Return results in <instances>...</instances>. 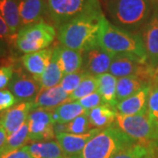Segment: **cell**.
<instances>
[{"mask_svg":"<svg viewBox=\"0 0 158 158\" xmlns=\"http://www.w3.org/2000/svg\"><path fill=\"white\" fill-rule=\"evenodd\" d=\"M0 14L9 27L11 34L17 35L21 28L19 0H0Z\"/></svg>","mask_w":158,"mask_h":158,"instance_id":"obj_23","label":"cell"},{"mask_svg":"<svg viewBox=\"0 0 158 158\" xmlns=\"http://www.w3.org/2000/svg\"><path fill=\"white\" fill-rule=\"evenodd\" d=\"M17 103V98L11 90H0V112L11 109Z\"/></svg>","mask_w":158,"mask_h":158,"instance_id":"obj_34","label":"cell"},{"mask_svg":"<svg viewBox=\"0 0 158 158\" xmlns=\"http://www.w3.org/2000/svg\"><path fill=\"white\" fill-rule=\"evenodd\" d=\"M0 158H33L27 149V145L19 148L0 151Z\"/></svg>","mask_w":158,"mask_h":158,"instance_id":"obj_35","label":"cell"},{"mask_svg":"<svg viewBox=\"0 0 158 158\" xmlns=\"http://www.w3.org/2000/svg\"><path fill=\"white\" fill-rule=\"evenodd\" d=\"M6 137H7V135H6V131L1 127H0V149L5 145L6 141Z\"/></svg>","mask_w":158,"mask_h":158,"instance_id":"obj_39","label":"cell"},{"mask_svg":"<svg viewBox=\"0 0 158 158\" xmlns=\"http://www.w3.org/2000/svg\"><path fill=\"white\" fill-rule=\"evenodd\" d=\"M33 158H64L66 156L62 152L58 142L54 141L32 142L27 145Z\"/></svg>","mask_w":158,"mask_h":158,"instance_id":"obj_24","label":"cell"},{"mask_svg":"<svg viewBox=\"0 0 158 158\" xmlns=\"http://www.w3.org/2000/svg\"><path fill=\"white\" fill-rule=\"evenodd\" d=\"M87 74L88 73L85 71L84 69H81V70H79L77 72H75V73L64 75L59 85L62 87V90H64L66 93L70 95L78 87L79 85L84 80Z\"/></svg>","mask_w":158,"mask_h":158,"instance_id":"obj_30","label":"cell"},{"mask_svg":"<svg viewBox=\"0 0 158 158\" xmlns=\"http://www.w3.org/2000/svg\"><path fill=\"white\" fill-rule=\"evenodd\" d=\"M19 11L21 27L42 22L48 12L47 0H19Z\"/></svg>","mask_w":158,"mask_h":158,"instance_id":"obj_17","label":"cell"},{"mask_svg":"<svg viewBox=\"0 0 158 158\" xmlns=\"http://www.w3.org/2000/svg\"><path fill=\"white\" fill-rule=\"evenodd\" d=\"M105 3L113 25L134 33L144 27L154 8L147 0H106Z\"/></svg>","mask_w":158,"mask_h":158,"instance_id":"obj_3","label":"cell"},{"mask_svg":"<svg viewBox=\"0 0 158 158\" xmlns=\"http://www.w3.org/2000/svg\"><path fill=\"white\" fill-rule=\"evenodd\" d=\"M100 131L101 129L98 128H92L83 135H74L63 132L56 135V137L62 152L66 156H76L83 151L88 141Z\"/></svg>","mask_w":158,"mask_h":158,"instance_id":"obj_13","label":"cell"},{"mask_svg":"<svg viewBox=\"0 0 158 158\" xmlns=\"http://www.w3.org/2000/svg\"><path fill=\"white\" fill-rule=\"evenodd\" d=\"M148 113L151 123L158 132V85L150 91L148 101Z\"/></svg>","mask_w":158,"mask_h":158,"instance_id":"obj_32","label":"cell"},{"mask_svg":"<svg viewBox=\"0 0 158 158\" xmlns=\"http://www.w3.org/2000/svg\"><path fill=\"white\" fill-rule=\"evenodd\" d=\"M115 122L119 129L136 142L154 141L158 138L157 130L151 123L148 112L132 116L117 113Z\"/></svg>","mask_w":158,"mask_h":158,"instance_id":"obj_6","label":"cell"},{"mask_svg":"<svg viewBox=\"0 0 158 158\" xmlns=\"http://www.w3.org/2000/svg\"><path fill=\"white\" fill-rule=\"evenodd\" d=\"M53 56L62 70L63 76L75 73L83 68V52L69 48L65 46H56L53 49Z\"/></svg>","mask_w":158,"mask_h":158,"instance_id":"obj_15","label":"cell"},{"mask_svg":"<svg viewBox=\"0 0 158 158\" xmlns=\"http://www.w3.org/2000/svg\"><path fill=\"white\" fill-rule=\"evenodd\" d=\"M98 79L96 76L87 74L84 80L81 82L79 86L75 90L72 94L69 95V102L77 101L79 99L90 95L91 93H94L98 91Z\"/></svg>","mask_w":158,"mask_h":158,"instance_id":"obj_29","label":"cell"},{"mask_svg":"<svg viewBox=\"0 0 158 158\" xmlns=\"http://www.w3.org/2000/svg\"><path fill=\"white\" fill-rule=\"evenodd\" d=\"M136 143L118 127H109L92 137L76 158H113Z\"/></svg>","mask_w":158,"mask_h":158,"instance_id":"obj_4","label":"cell"},{"mask_svg":"<svg viewBox=\"0 0 158 158\" xmlns=\"http://www.w3.org/2000/svg\"><path fill=\"white\" fill-rule=\"evenodd\" d=\"M27 124L30 141H48L56 136L52 112L48 110L40 108L32 110L29 113Z\"/></svg>","mask_w":158,"mask_h":158,"instance_id":"obj_8","label":"cell"},{"mask_svg":"<svg viewBox=\"0 0 158 158\" xmlns=\"http://www.w3.org/2000/svg\"><path fill=\"white\" fill-rule=\"evenodd\" d=\"M103 1H104V2H106V0H103Z\"/></svg>","mask_w":158,"mask_h":158,"instance_id":"obj_43","label":"cell"},{"mask_svg":"<svg viewBox=\"0 0 158 158\" xmlns=\"http://www.w3.org/2000/svg\"><path fill=\"white\" fill-rule=\"evenodd\" d=\"M98 44L113 56H127L142 63H148L141 34L119 28L106 18L102 25Z\"/></svg>","mask_w":158,"mask_h":158,"instance_id":"obj_2","label":"cell"},{"mask_svg":"<svg viewBox=\"0 0 158 158\" xmlns=\"http://www.w3.org/2000/svg\"><path fill=\"white\" fill-rule=\"evenodd\" d=\"M106 19L98 2L85 12L58 27L57 37L62 45L85 52L98 45V38Z\"/></svg>","mask_w":158,"mask_h":158,"instance_id":"obj_1","label":"cell"},{"mask_svg":"<svg viewBox=\"0 0 158 158\" xmlns=\"http://www.w3.org/2000/svg\"><path fill=\"white\" fill-rule=\"evenodd\" d=\"M64 158H76L75 156H66V157Z\"/></svg>","mask_w":158,"mask_h":158,"instance_id":"obj_41","label":"cell"},{"mask_svg":"<svg viewBox=\"0 0 158 158\" xmlns=\"http://www.w3.org/2000/svg\"><path fill=\"white\" fill-rule=\"evenodd\" d=\"M33 110L32 102H21L19 105L7 110L0 121L7 136L17 131L27 121L29 113Z\"/></svg>","mask_w":158,"mask_h":158,"instance_id":"obj_16","label":"cell"},{"mask_svg":"<svg viewBox=\"0 0 158 158\" xmlns=\"http://www.w3.org/2000/svg\"><path fill=\"white\" fill-rule=\"evenodd\" d=\"M146 79L137 76L118 78L117 82V101L124 100L128 97L134 95L145 85H149Z\"/></svg>","mask_w":158,"mask_h":158,"instance_id":"obj_25","label":"cell"},{"mask_svg":"<svg viewBox=\"0 0 158 158\" xmlns=\"http://www.w3.org/2000/svg\"><path fill=\"white\" fill-rule=\"evenodd\" d=\"M56 36L55 27L42 21L21 27L18 32L15 43L19 50L29 54L48 48Z\"/></svg>","mask_w":158,"mask_h":158,"instance_id":"obj_5","label":"cell"},{"mask_svg":"<svg viewBox=\"0 0 158 158\" xmlns=\"http://www.w3.org/2000/svg\"><path fill=\"white\" fill-rule=\"evenodd\" d=\"M141 36L147 51L148 64L156 71L158 70V4L154 6L150 17L142 27Z\"/></svg>","mask_w":158,"mask_h":158,"instance_id":"obj_10","label":"cell"},{"mask_svg":"<svg viewBox=\"0 0 158 158\" xmlns=\"http://www.w3.org/2000/svg\"><path fill=\"white\" fill-rule=\"evenodd\" d=\"M88 113L77 101L67 102L52 111V118L55 124H68L80 115Z\"/></svg>","mask_w":158,"mask_h":158,"instance_id":"obj_21","label":"cell"},{"mask_svg":"<svg viewBox=\"0 0 158 158\" xmlns=\"http://www.w3.org/2000/svg\"><path fill=\"white\" fill-rule=\"evenodd\" d=\"M90 123L88 113H85L66 124V133L74 135H83L90 131Z\"/></svg>","mask_w":158,"mask_h":158,"instance_id":"obj_31","label":"cell"},{"mask_svg":"<svg viewBox=\"0 0 158 158\" xmlns=\"http://www.w3.org/2000/svg\"><path fill=\"white\" fill-rule=\"evenodd\" d=\"M109 72L117 78L137 76L148 79L156 71H155L148 63H142L127 56L118 55L113 57Z\"/></svg>","mask_w":158,"mask_h":158,"instance_id":"obj_9","label":"cell"},{"mask_svg":"<svg viewBox=\"0 0 158 158\" xmlns=\"http://www.w3.org/2000/svg\"><path fill=\"white\" fill-rule=\"evenodd\" d=\"M62 77H63V74L57 63L56 59L54 56H52L49 65L48 66V68L46 69L45 71L38 80L40 87V90H47L59 85Z\"/></svg>","mask_w":158,"mask_h":158,"instance_id":"obj_27","label":"cell"},{"mask_svg":"<svg viewBox=\"0 0 158 158\" xmlns=\"http://www.w3.org/2000/svg\"><path fill=\"white\" fill-rule=\"evenodd\" d=\"M48 12L57 28L77 17L99 0H47Z\"/></svg>","mask_w":158,"mask_h":158,"instance_id":"obj_7","label":"cell"},{"mask_svg":"<svg viewBox=\"0 0 158 158\" xmlns=\"http://www.w3.org/2000/svg\"><path fill=\"white\" fill-rule=\"evenodd\" d=\"M98 79V91L101 96L105 105L115 109L117 101V82L116 77L110 73H105L96 76ZM116 110V109H115Z\"/></svg>","mask_w":158,"mask_h":158,"instance_id":"obj_20","label":"cell"},{"mask_svg":"<svg viewBox=\"0 0 158 158\" xmlns=\"http://www.w3.org/2000/svg\"><path fill=\"white\" fill-rule=\"evenodd\" d=\"M29 141V127L27 121L17 131L6 137V143L0 149V151H7L22 148L26 146Z\"/></svg>","mask_w":158,"mask_h":158,"instance_id":"obj_28","label":"cell"},{"mask_svg":"<svg viewBox=\"0 0 158 158\" xmlns=\"http://www.w3.org/2000/svg\"><path fill=\"white\" fill-rule=\"evenodd\" d=\"M113 57V54L105 50L99 44L94 46L83 52L84 62L82 69L93 76L107 73Z\"/></svg>","mask_w":158,"mask_h":158,"instance_id":"obj_11","label":"cell"},{"mask_svg":"<svg viewBox=\"0 0 158 158\" xmlns=\"http://www.w3.org/2000/svg\"><path fill=\"white\" fill-rule=\"evenodd\" d=\"M13 77V69L11 66L0 67V90L9 85Z\"/></svg>","mask_w":158,"mask_h":158,"instance_id":"obj_36","label":"cell"},{"mask_svg":"<svg viewBox=\"0 0 158 158\" xmlns=\"http://www.w3.org/2000/svg\"><path fill=\"white\" fill-rule=\"evenodd\" d=\"M7 40L5 39L0 38V56H5L6 53V48H7Z\"/></svg>","mask_w":158,"mask_h":158,"instance_id":"obj_38","label":"cell"},{"mask_svg":"<svg viewBox=\"0 0 158 158\" xmlns=\"http://www.w3.org/2000/svg\"><path fill=\"white\" fill-rule=\"evenodd\" d=\"M8 86L18 102L20 103L33 102L40 90L38 81L23 73L13 76Z\"/></svg>","mask_w":158,"mask_h":158,"instance_id":"obj_12","label":"cell"},{"mask_svg":"<svg viewBox=\"0 0 158 158\" xmlns=\"http://www.w3.org/2000/svg\"><path fill=\"white\" fill-rule=\"evenodd\" d=\"M2 127V124H1V121H0V127Z\"/></svg>","mask_w":158,"mask_h":158,"instance_id":"obj_42","label":"cell"},{"mask_svg":"<svg viewBox=\"0 0 158 158\" xmlns=\"http://www.w3.org/2000/svg\"><path fill=\"white\" fill-rule=\"evenodd\" d=\"M113 158H158L157 148L155 141L136 142Z\"/></svg>","mask_w":158,"mask_h":158,"instance_id":"obj_26","label":"cell"},{"mask_svg":"<svg viewBox=\"0 0 158 158\" xmlns=\"http://www.w3.org/2000/svg\"><path fill=\"white\" fill-rule=\"evenodd\" d=\"M16 36V35H15ZM0 38L6 40L7 41L11 39H14V35L11 34L9 27L5 21L4 18L0 14Z\"/></svg>","mask_w":158,"mask_h":158,"instance_id":"obj_37","label":"cell"},{"mask_svg":"<svg viewBox=\"0 0 158 158\" xmlns=\"http://www.w3.org/2000/svg\"><path fill=\"white\" fill-rule=\"evenodd\" d=\"M69 95L66 93L60 85L52 87L44 90H40L38 95L32 102L33 110L40 108L50 111L56 109L59 106L69 102Z\"/></svg>","mask_w":158,"mask_h":158,"instance_id":"obj_19","label":"cell"},{"mask_svg":"<svg viewBox=\"0 0 158 158\" xmlns=\"http://www.w3.org/2000/svg\"><path fill=\"white\" fill-rule=\"evenodd\" d=\"M79 104L85 108V110H87L88 112L93 109V108L97 107V106H99L101 105H104V102L102 99L101 96L99 94L98 91H96L94 93H91L88 96L85 97L81 99L77 100Z\"/></svg>","mask_w":158,"mask_h":158,"instance_id":"obj_33","label":"cell"},{"mask_svg":"<svg viewBox=\"0 0 158 158\" xmlns=\"http://www.w3.org/2000/svg\"><path fill=\"white\" fill-rule=\"evenodd\" d=\"M151 91L150 85H147L134 95L128 97L116 105V112L121 115H137L148 112V101Z\"/></svg>","mask_w":158,"mask_h":158,"instance_id":"obj_14","label":"cell"},{"mask_svg":"<svg viewBox=\"0 0 158 158\" xmlns=\"http://www.w3.org/2000/svg\"><path fill=\"white\" fill-rule=\"evenodd\" d=\"M117 113L114 108L105 104L93 108L88 113L90 126L98 129L109 127L115 121Z\"/></svg>","mask_w":158,"mask_h":158,"instance_id":"obj_22","label":"cell"},{"mask_svg":"<svg viewBox=\"0 0 158 158\" xmlns=\"http://www.w3.org/2000/svg\"><path fill=\"white\" fill-rule=\"evenodd\" d=\"M53 49L54 48H48L43 50L26 54L22 56L23 66L29 73L33 75V77L36 81L39 80L49 65L53 56Z\"/></svg>","mask_w":158,"mask_h":158,"instance_id":"obj_18","label":"cell"},{"mask_svg":"<svg viewBox=\"0 0 158 158\" xmlns=\"http://www.w3.org/2000/svg\"><path fill=\"white\" fill-rule=\"evenodd\" d=\"M148 2H149V3H151V4H153V3H158V0H147Z\"/></svg>","mask_w":158,"mask_h":158,"instance_id":"obj_40","label":"cell"}]
</instances>
